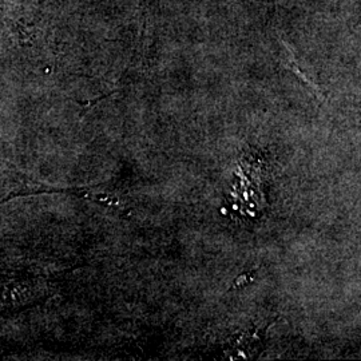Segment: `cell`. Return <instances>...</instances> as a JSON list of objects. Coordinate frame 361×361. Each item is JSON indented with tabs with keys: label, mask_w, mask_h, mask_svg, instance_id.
Instances as JSON below:
<instances>
[{
	"label": "cell",
	"mask_w": 361,
	"mask_h": 361,
	"mask_svg": "<svg viewBox=\"0 0 361 361\" xmlns=\"http://www.w3.org/2000/svg\"><path fill=\"white\" fill-rule=\"evenodd\" d=\"M253 274H255V271H246L244 274H241L240 277H237L234 280L232 286L228 289V292H233L234 289H241V288L247 286L253 281Z\"/></svg>",
	"instance_id": "6da1fadb"
}]
</instances>
